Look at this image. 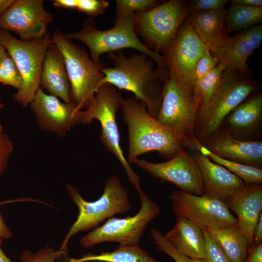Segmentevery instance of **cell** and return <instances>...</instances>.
<instances>
[{
  "label": "cell",
  "mask_w": 262,
  "mask_h": 262,
  "mask_svg": "<svg viewBox=\"0 0 262 262\" xmlns=\"http://www.w3.org/2000/svg\"><path fill=\"white\" fill-rule=\"evenodd\" d=\"M113 67L102 70V85L111 84L118 89L132 92L135 98L144 103L149 114L157 119L162 100L163 85L167 74L147 55L133 53L126 56L123 52L109 53Z\"/></svg>",
  "instance_id": "1"
},
{
  "label": "cell",
  "mask_w": 262,
  "mask_h": 262,
  "mask_svg": "<svg viewBox=\"0 0 262 262\" xmlns=\"http://www.w3.org/2000/svg\"><path fill=\"white\" fill-rule=\"evenodd\" d=\"M121 110L128 131L129 163L150 151L169 160L182 148L174 133L149 114L144 103L135 98H123Z\"/></svg>",
  "instance_id": "2"
},
{
  "label": "cell",
  "mask_w": 262,
  "mask_h": 262,
  "mask_svg": "<svg viewBox=\"0 0 262 262\" xmlns=\"http://www.w3.org/2000/svg\"><path fill=\"white\" fill-rule=\"evenodd\" d=\"M116 14L114 26L111 29L98 30L95 21L88 19L84 21L80 30L64 35L68 39H77L85 44L95 63L101 62L100 57L104 53L133 49L147 55L158 67L163 68L162 55L148 49L137 35L134 27V13Z\"/></svg>",
  "instance_id": "3"
},
{
  "label": "cell",
  "mask_w": 262,
  "mask_h": 262,
  "mask_svg": "<svg viewBox=\"0 0 262 262\" xmlns=\"http://www.w3.org/2000/svg\"><path fill=\"white\" fill-rule=\"evenodd\" d=\"M66 190L69 198L77 206L79 213L58 250L60 253L67 254V244L74 235L93 229L106 219L125 213L131 208L128 190L117 176L107 179L101 196L94 201L84 200L78 188L71 184L66 185Z\"/></svg>",
  "instance_id": "4"
},
{
  "label": "cell",
  "mask_w": 262,
  "mask_h": 262,
  "mask_svg": "<svg viewBox=\"0 0 262 262\" xmlns=\"http://www.w3.org/2000/svg\"><path fill=\"white\" fill-rule=\"evenodd\" d=\"M62 54L70 84L71 102L78 109H86L94 99L96 92L102 85L104 63H97L82 47L66 38L59 30L50 36Z\"/></svg>",
  "instance_id": "5"
},
{
  "label": "cell",
  "mask_w": 262,
  "mask_h": 262,
  "mask_svg": "<svg viewBox=\"0 0 262 262\" xmlns=\"http://www.w3.org/2000/svg\"><path fill=\"white\" fill-rule=\"evenodd\" d=\"M121 93L114 85L105 83L96 93L89 107L80 112L81 124L91 123L98 120L101 126L100 139L107 149L114 155L125 170L129 180L138 194L142 190L139 176L133 170L124 155L116 122V113L121 109L123 99Z\"/></svg>",
  "instance_id": "6"
},
{
  "label": "cell",
  "mask_w": 262,
  "mask_h": 262,
  "mask_svg": "<svg viewBox=\"0 0 262 262\" xmlns=\"http://www.w3.org/2000/svg\"><path fill=\"white\" fill-rule=\"evenodd\" d=\"M256 84L247 77L237 75L228 68L206 107L196 115L195 135L203 141L219 129L225 118L255 90Z\"/></svg>",
  "instance_id": "7"
},
{
  "label": "cell",
  "mask_w": 262,
  "mask_h": 262,
  "mask_svg": "<svg viewBox=\"0 0 262 262\" xmlns=\"http://www.w3.org/2000/svg\"><path fill=\"white\" fill-rule=\"evenodd\" d=\"M50 37L49 32L40 38L22 40L0 29V45L13 60L22 78V85L13 98L23 106L31 103L40 87L43 63Z\"/></svg>",
  "instance_id": "8"
},
{
  "label": "cell",
  "mask_w": 262,
  "mask_h": 262,
  "mask_svg": "<svg viewBox=\"0 0 262 262\" xmlns=\"http://www.w3.org/2000/svg\"><path fill=\"white\" fill-rule=\"evenodd\" d=\"M198 110L194 95L167 74L157 119L174 133L182 147L195 150L199 142L194 132Z\"/></svg>",
  "instance_id": "9"
},
{
  "label": "cell",
  "mask_w": 262,
  "mask_h": 262,
  "mask_svg": "<svg viewBox=\"0 0 262 262\" xmlns=\"http://www.w3.org/2000/svg\"><path fill=\"white\" fill-rule=\"evenodd\" d=\"M189 13L188 5L180 0H170L142 13H134L137 35L150 49L163 53L175 36Z\"/></svg>",
  "instance_id": "10"
},
{
  "label": "cell",
  "mask_w": 262,
  "mask_h": 262,
  "mask_svg": "<svg viewBox=\"0 0 262 262\" xmlns=\"http://www.w3.org/2000/svg\"><path fill=\"white\" fill-rule=\"evenodd\" d=\"M138 195L141 208L135 215L108 219L102 225L82 236L80 240V245L86 248L103 242L139 246L148 224L159 215L160 208L143 191Z\"/></svg>",
  "instance_id": "11"
},
{
  "label": "cell",
  "mask_w": 262,
  "mask_h": 262,
  "mask_svg": "<svg viewBox=\"0 0 262 262\" xmlns=\"http://www.w3.org/2000/svg\"><path fill=\"white\" fill-rule=\"evenodd\" d=\"M208 49L187 17L162 55L163 68L168 76L194 96L195 66Z\"/></svg>",
  "instance_id": "12"
},
{
  "label": "cell",
  "mask_w": 262,
  "mask_h": 262,
  "mask_svg": "<svg viewBox=\"0 0 262 262\" xmlns=\"http://www.w3.org/2000/svg\"><path fill=\"white\" fill-rule=\"evenodd\" d=\"M169 198L176 217H185L201 229L237 225V218L225 202L214 197L179 190Z\"/></svg>",
  "instance_id": "13"
},
{
  "label": "cell",
  "mask_w": 262,
  "mask_h": 262,
  "mask_svg": "<svg viewBox=\"0 0 262 262\" xmlns=\"http://www.w3.org/2000/svg\"><path fill=\"white\" fill-rule=\"evenodd\" d=\"M131 163L154 178L173 183L181 191L198 196L204 194L199 167L193 157L182 148L165 162L154 163L137 158Z\"/></svg>",
  "instance_id": "14"
},
{
  "label": "cell",
  "mask_w": 262,
  "mask_h": 262,
  "mask_svg": "<svg viewBox=\"0 0 262 262\" xmlns=\"http://www.w3.org/2000/svg\"><path fill=\"white\" fill-rule=\"evenodd\" d=\"M44 2L43 0H15L0 17V29L14 32L22 40L44 36L53 21L52 15L45 9Z\"/></svg>",
  "instance_id": "15"
},
{
  "label": "cell",
  "mask_w": 262,
  "mask_h": 262,
  "mask_svg": "<svg viewBox=\"0 0 262 262\" xmlns=\"http://www.w3.org/2000/svg\"><path fill=\"white\" fill-rule=\"evenodd\" d=\"M38 127L64 136L75 125L81 124V110L72 103L62 102L58 97L46 93L40 87L30 104Z\"/></svg>",
  "instance_id": "16"
},
{
  "label": "cell",
  "mask_w": 262,
  "mask_h": 262,
  "mask_svg": "<svg viewBox=\"0 0 262 262\" xmlns=\"http://www.w3.org/2000/svg\"><path fill=\"white\" fill-rule=\"evenodd\" d=\"M262 40V25L259 24L230 36L226 43L211 51L219 62L233 73L247 77L250 69L248 58Z\"/></svg>",
  "instance_id": "17"
},
{
  "label": "cell",
  "mask_w": 262,
  "mask_h": 262,
  "mask_svg": "<svg viewBox=\"0 0 262 262\" xmlns=\"http://www.w3.org/2000/svg\"><path fill=\"white\" fill-rule=\"evenodd\" d=\"M200 143L223 159L259 168L262 165L261 141L241 140L234 137L228 130H218Z\"/></svg>",
  "instance_id": "18"
},
{
  "label": "cell",
  "mask_w": 262,
  "mask_h": 262,
  "mask_svg": "<svg viewBox=\"0 0 262 262\" xmlns=\"http://www.w3.org/2000/svg\"><path fill=\"white\" fill-rule=\"evenodd\" d=\"M193 157L202 176L203 195L213 196L225 202L246 186L240 178L202 153L196 151Z\"/></svg>",
  "instance_id": "19"
},
{
  "label": "cell",
  "mask_w": 262,
  "mask_h": 262,
  "mask_svg": "<svg viewBox=\"0 0 262 262\" xmlns=\"http://www.w3.org/2000/svg\"><path fill=\"white\" fill-rule=\"evenodd\" d=\"M237 216V225L248 248L252 246L253 232L262 210V186L246 185L241 192L224 202Z\"/></svg>",
  "instance_id": "20"
},
{
  "label": "cell",
  "mask_w": 262,
  "mask_h": 262,
  "mask_svg": "<svg viewBox=\"0 0 262 262\" xmlns=\"http://www.w3.org/2000/svg\"><path fill=\"white\" fill-rule=\"evenodd\" d=\"M40 87L65 102L72 103L70 82L63 56L58 47L50 42L43 63Z\"/></svg>",
  "instance_id": "21"
},
{
  "label": "cell",
  "mask_w": 262,
  "mask_h": 262,
  "mask_svg": "<svg viewBox=\"0 0 262 262\" xmlns=\"http://www.w3.org/2000/svg\"><path fill=\"white\" fill-rule=\"evenodd\" d=\"M227 10L189 12L187 17L200 39L210 51L222 45L229 38L225 20Z\"/></svg>",
  "instance_id": "22"
},
{
  "label": "cell",
  "mask_w": 262,
  "mask_h": 262,
  "mask_svg": "<svg viewBox=\"0 0 262 262\" xmlns=\"http://www.w3.org/2000/svg\"><path fill=\"white\" fill-rule=\"evenodd\" d=\"M179 252L194 259H203L205 240L202 229L183 217H177L174 227L164 235Z\"/></svg>",
  "instance_id": "23"
},
{
  "label": "cell",
  "mask_w": 262,
  "mask_h": 262,
  "mask_svg": "<svg viewBox=\"0 0 262 262\" xmlns=\"http://www.w3.org/2000/svg\"><path fill=\"white\" fill-rule=\"evenodd\" d=\"M228 116V131L234 137L246 140V138L252 136L261 122L262 94H257L242 102Z\"/></svg>",
  "instance_id": "24"
},
{
  "label": "cell",
  "mask_w": 262,
  "mask_h": 262,
  "mask_svg": "<svg viewBox=\"0 0 262 262\" xmlns=\"http://www.w3.org/2000/svg\"><path fill=\"white\" fill-rule=\"evenodd\" d=\"M204 229L218 243L232 262H245L248 246L238 225Z\"/></svg>",
  "instance_id": "25"
},
{
  "label": "cell",
  "mask_w": 262,
  "mask_h": 262,
  "mask_svg": "<svg viewBox=\"0 0 262 262\" xmlns=\"http://www.w3.org/2000/svg\"><path fill=\"white\" fill-rule=\"evenodd\" d=\"M161 262L139 246L118 245L113 251L88 253L80 258H67L65 262Z\"/></svg>",
  "instance_id": "26"
},
{
  "label": "cell",
  "mask_w": 262,
  "mask_h": 262,
  "mask_svg": "<svg viewBox=\"0 0 262 262\" xmlns=\"http://www.w3.org/2000/svg\"><path fill=\"white\" fill-rule=\"evenodd\" d=\"M228 32H236L259 25L262 21V6L231 4L226 15Z\"/></svg>",
  "instance_id": "27"
},
{
  "label": "cell",
  "mask_w": 262,
  "mask_h": 262,
  "mask_svg": "<svg viewBox=\"0 0 262 262\" xmlns=\"http://www.w3.org/2000/svg\"><path fill=\"white\" fill-rule=\"evenodd\" d=\"M196 151L207 156L214 163L225 167L242 180L246 185H259L262 182V170L260 168L223 159L206 148L201 143Z\"/></svg>",
  "instance_id": "28"
},
{
  "label": "cell",
  "mask_w": 262,
  "mask_h": 262,
  "mask_svg": "<svg viewBox=\"0 0 262 262\" xmlns=\"http://www.w3.org/2000/svg\"><path fill=\"white\" fill-rule=\"evenodd\" d=\"M226 68L225 65L219 62L200 82L197 93L199 101L197 113L202 111L207 105L217 88Z\"/></svg>",
  "instance_id": "29"
},
{
  "label": "cell",
  "mask_w": 262,
  "mask_h": 262,
  "mask_svg": "<svg viewBox=\"0 0 262 262\" xmlns=\"http://www.w3.org/2000/svg\"><path fill=\"white\" fill-rule=\"evenodd\" d=\"M150 234L156 248L172 258L176 262H204L203 259L191 258L181 254L156 228L150 229Z\"/></svg>",
  "instance_id": "30"
},
{
  "label": "cell",
  "mask_w": 262,
  "mask_h": 262,
  "mask_svg": "<svg viewBox=\"0 0 262 262\" xmlns=\"http://www.w3.org/2000/svg\"><path fill=\"white\" fill-rule=\"evenodd\" d=\"M0 82L17 90L22 84L21 75L11 57L7 53L0 63Z\"/></svg>",
  "instance_id": "31"
},
{
  "label": "cell",
  "mask_w": 262,
  "mask_h": 262,
  "mask_svg": "<svg viewBox=\"0 0 262 262\" xmlns=\"http://www.w3.org/2000/svg\"><path fill=\"white\" fill-rule=\"evenodd\" d=\"M219 62L208 49L199 58L194 71V98L198 104L197 93L199 84L203 79Z\"/></svg>",
  "instance_id": "32"
},
{
  "label": "cell",
  "mask_w": 262,
  "mask_h": 262,
  "mask_svg": "<svg viewBox=\"0 0 262 262\" xmlns=\"http://www.w3.org/2000/svg\"><path fill=\"white\" fill-rule=\"evenodd\" d=\"M204 262H232L214 239L204 229Z\"/></svg>",
  "instance_id": "33"
},
{
  "label": "cell",
  "mask_w": 262,
  "mask_h": 262,
  "mask_svg": "<svg viewBox=\"0 0 262 262\" xmlns=\"http://www.w3.org/2000/svg\"><path fill=\"white\" fill-rule=\"evenodd\" d=\"M115 2L116 13L145 12L161 3L157 0H116Z\"/></svg>",
  "instance_id": "34"
},
{
  "label": "cell",
  "mask_w": 262,
  "mask_h": 262,
  "mask_svg": "<svg viewBox=\"0 0 262 262\" xmlns=\"http://www.w3.org/2000/svg\"><path fill=\"white\" fill-rule=\"evenodd\" d=\"M60 253L50 247L39 249L35 252L25 250L20 256V262H56Z\"/></svg>",
  "instance_id": "35"
},
{
  "label": "cell",
  "mask_w": 262,
  "mask_h": 262,
  "mask_svg": "<svg viewBox=\"0 0 262 262\" xmlns=\"http://www.w3.org/2000/svg\"><path fill=\"white\" fill-rule=\"evenodd\" d=\"M109 6V2L104 0H78L76 10L91 17L104 14Z\"/></svg>",
  "instance_id": "36"
},
{
  "label": "cell",
  "mask_w": 262,
  "mask_h": 262,
  "mask_svg": "<svg viewBox=\"0 0 262 262\" xmlns=\"http://www.w3.org/2000/svg\"><path fill=\"white\" fill-rule=\"evenodd\" d=\"M228 0H195L188 5L189 13L194 11H208L225 8Z\"/></svg>",
  "instance_id": "37"
},
{
  "label": "cell",
  "mask_w": 262,
  "mask_h": 262,
  "mask_svg": "<svg viewBox=\"0 0 262 262\" xmlns=\"http://www.w3.org/2000/svg\"><path fill=\"white\" fill-rule=\"evenodd\" d=\"M14 149L13 143L8 136L3 133L0 136V176L6 170Z\"/></svg>",
  "instance_id": "38"
},
{
  "label": "cell",
  "mask_w": 262,
  "mask_h": 262,
  "mask_svg": "<svg viewBox=\"0 0 262 262\" xmlns=\"http://www.w3.org/2000/svg\"><path fill=\"white\" fill-rule=\"evenodd\" d=\"M245 262H262V243L248 248Z\"/></svg>",
  "instance_id": "39"
},
{
  "label": "cell",
  "mask_w": 262,
  "mask_h": 262,
  "mask_svg": "<svg viewBox=\"0 0 262 262\" xmlns=\"http://www.w3.org/2000/svg\"><path fill=\"white\" fill-rule=\"evenodd\" d=\"M262 242V213H261L259 220L256 225L254 232L252 246H257Z\"/></svg>",
  "instance_id": "40"
},
{
  "label": "cell",
  "mask_w": 262,
  "mask_h": 262,
  "mask_svg": "<svg viewBox=\"0 0 262 262\" xmlns=\"http://www.w3.org/2000/svg\"><path fill=\"white\" fill-rule=\"evenodd\" d=\"M53 5L57 7L68 9H76L78 0H54Z\"/></svg>",
  "instance_id": "41"
},
{
  "label": "cell",
  "mask_w": 262,
  "mask_h": 262,
  "mask_svg": "<svg viewBox=\"0 0 262 262\" xmlns=\"http://www.w3.org/2000/svg\"><path fill=\"white\" fill-rule=\"evenodd\" d=\"M12 236V232L5 223L0 213V239H9Z\"/></svg>",
  "instance_id": "42"
},
{
  "label": "cell",
  "mask_w": 262,
  "mask_h": 262,
  "mask_svg": "<svg viewBox=\"0 0 262 262\" xmlns=\"http://www.w3.org/2000/svg\"><path fill=\"white\" fill-rule=\"evenodd\" d=\"M231 4H240L247 6H262V0H233Z\"/></svg>",
  "instance_id": "43"
},
{
  "label": "cell",
  "mask_w": 262,
  "mask_h": 262,
  "mask_svg": "<svg viewBox=\"0 0 262 262\" xmlns=\"http://www.w3.org/2000/svg\"><path fill=\"white\" fill-rule=\"evenodd\" d=\"M15 0H0V17L13 4Z\"/></svg>",
  "instance_id": "44"
},
{
  "label": "cell",
  "mask_w": 262,
  "mask_h": 262,
  "mask_svg": "<svg viewBox=\"0 0 262 262\" xmlns=\"http://www.w3.org/2000/svg\"><path fill=\"white\" fill-rule=\"evenodd\" d=\"M2 240V239H0V262H12L1 249V246L3 242Z\"/></svg>",
  "instance_id": "45"
},
{
  "label": "cell",
  "mask_w": 262,
  "mask_h": 262,
  "mask_svg": "<svg viewBox=\"0 0 262 262\" xmlns=\"http://www.w3.org/2000/svg\"><path fill=\"white\" fill-rule=\"evenodd\" d=\"M7 52L4 48L0 45V63L6 55Z\"/></svg>",
  "instance_id": "46"
},
{
  "label": "cell",
  "mask_w": 262,
  "mask_h": 262,
  "mask_svg": "<svg viewBox=\"0 0 262 262\" xmlns=\"http://www.w3.org/2000/svg\"><path fill=\"white\" fill-rule=\"evenodd\" d=\"M3 105L4 104L2 102H0V109L3 107ZM3 133V132L2 127V126L0 124V136L2 135Z\"/></svg>",
  "instance_id": "47"
},
{
  "label": "cell",
  "mask_w": 262,
  "mask_h": 262,
  "mask_svg": "<svg viewBox=\"0 0 262 262\" xmlns=\"http://www.w3.org/2000/svg\"><path fill=\"white\" fill-rule=\"evenodd\" d=\"M0 102H1V99L0 98Z\"/></svg>",
  "instance_id": "48"
}]
</instances>
